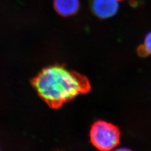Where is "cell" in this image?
Wrapping results in <instances>:
<instances>
[{
    "mask_svg": "<svg viewBox=\"0 0 151 151\" xmlns=\"http://www.w3.org/2000/svg\"><path fill=\"white\" fill-rule=\"evenodd\" d=\"M54 7L61 16H71L78 10L80 2L79 0H54Z\"/></svg>",
    "mask_w": 151,
    "mask_h": 151,
    "instance_id": "4",
    "label": "cell"
},
{
    "mask_svg": "<svg viewBox=\"0 0 151 151\" xmlns=\"http://www.w3.org/2000/svg\"><path fill=\"white\" fill-rule=\"evenodd\" d=\"M92 10L99 17L106 19L114 16L119 9L118 0H92Z\"/></svg>",
    "mask_w": 151,
    "mask_h": 151,
    "instance_id": "3",
    "label": "cell"
},
{
    "mask_svg": "<svg viewBox=\"0 0 151 151\" xmlns=\"http://www.w3.org/2000/svg\"><path fill=\"white\" fill-rule=\"evenodd\" d=\"M140 53L151 54V32L146 35L144 45L141 46Z\"/></svg>",
    "mask_w": 151,
    "mask_h": 151,
    "instance_id": "5",
    "label": "cell"
},
{
    "mask_svg": "<svg viewBox=\"0 0 151 151\" xmlns=\"http://www.w3.org/2000/svg\"><path fill=\"white\" fill-rule=\"evenodd\" d=\"M31 84L39 97L55 109L91 90L86 76L68 70L64 65L44 68L31 80Z\"/></svg>",
    "mask_w": 151,
    "mask_h": 151,
    "instance_id": "1",
    "label": "cell"
},
{
    "mask_svg": "<svg viewBox=\"0 0 151 151\" xmlns=\"http://www.w3.org/2000/svg\"><path fill=\"white\" fill-rule=\"evenodd\" d=\"M92 145L100 151H110L119 144L120 132L115 125L104 120H97L90 132Z\"/></svg>",
    "mask_w": 151,
    "mask_h": 151,
    "instance_id": "2",
    "label": "cell"
}]
</instances>
